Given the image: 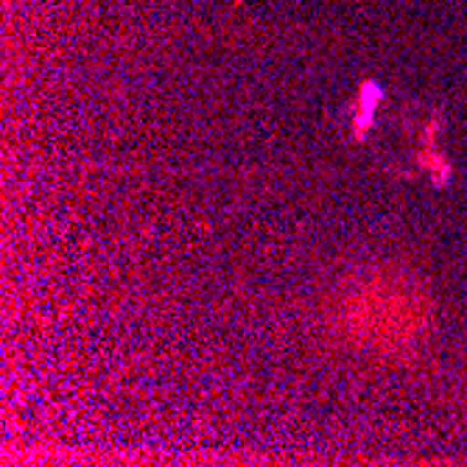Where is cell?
Masks as SVG:
<instances>
[{"label":"cell","mask_w":467,"mask_h":467,"mask_svg":"<svg viewBox=\"0 0 467 467\" xmlns=\"http://www.w3.org/2000/svg\"><path fill=\"white\" fill-rule=\"evenodd\" d=\"M380 101H384V88H380L378 81L361 84L358 101H356V115H353V138L356 140H364L367 138L369 126L375 120V109H378Z\"/></svg>","instance_id":"cell-1"}]
</instances>
